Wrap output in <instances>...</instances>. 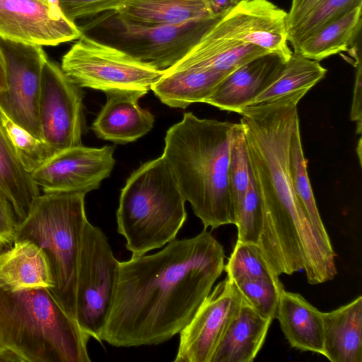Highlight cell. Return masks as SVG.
I'll return each mask as SVG.
<instances>
[{
    "mask_svg": "<svg viewBox=\"0 0 362 362\" xmlns=\"http://www.w3.org/2000/svg\"><path fill=\"white\" fill-rule=\"evenodd\" d=\"M224 259L222 245L204 229L154 254L120 262L102 341L158 345L180 334L222 274Z\"/></svg>",
    "mask_w": 362,
    "mask_h": 362,
    "instance_id": "1",
    "label": "cell"
},
{
    "mask_svg": "<svg viewBox=\"0 0 362 362\" xmlns=\"http://www.w3.org/2000/svg\"><path fill=\"white\" fill-rule=\"evenodd\" d=\"M294 95L245 107L240 113L251 177L260 197L263 223L257 245L278 271L303 268L327 245L302 210L293 189L288 163L292 135L300 125Z\"/></svg>",
    "mask_w": 362,
    "mask_h": 362,
    "instance_id": "2",
    "label": "cell"
},
{
    "mask_svg": "<svg viewBox=\"0 0 362 362\" xmlns=\"http://www.w3.org/2000/svg\"><path fill=\"white\" fill-rule=\"evenodd\" d=\"M235 124L186 112L165 136L162 156L204 229L236 222L228 180Z\"/></svg>",
    "mask_w": 362,
    "mask_h": 362,
    "instance_id": "3",
    "label": "cell"
},
{
    "mask_svg": "<svg viewBox=\"0 0 362 362\" xmlns=\"http://www.w3.org/2000/svg\"><path fill=\"white\" fill-rule=\"evenodd\" d=\"M89 338L49 288L0 285V362H90Z\"/></svg>",
    "mask_w": 362,
    "mask_h": 362,
    "instance_id": "4",
    "label": "cell"
},
{
    "mask_svg": "<svg viewBox=\"0 0 362 362\" xmlns=\"http://www.w3.org/2000/svg\"><path fill=\"white\" fill-rule=\"evenodd\" d=\"M185 202L162 156L131 174L121 190L116 217L117 231L132 257L176 238L187 219Z\"/></svg>",
    "mask_w": 362,
    "mask_h": 362,
    "instance_id": "5",
    "label": "cell"
},
{
    "mask_svg": "<svg viewBox=\"0 0 362 362\" xmlns=\"http://www.w3.org/2000/svg\"><path fill=\"white\" fill-rule=\"evenodd\" d=\"M83 192L44 193L18 223L15 240L27 239L45 252L52 273L50 289L64 310L76 320L79 255L88 221Z\"/></svg>",
    "mask_w": 362,
    "mask_h": 362,
    "instance_id": "6",
    "label": "cell"
},
{
    "mask_svg": "<svg viewBox=\"0 0 362 362\" xmlns=\"http://www.w3.org/2000/svg\"><path fill=\"white\" fill-rule=\"evenodd\" d=\"M93 17L79 27L82 34L162 71L178 63L220 18L146 25L130 21L115 10Z\"/></svg>",
    "mask_w": 362,
    "mask_h": 362,
    "instance_id": "7",
    "label": "cell"
},
{
    "mask_svg": "<svg viewBox=\"0 0 362 362\" xmlns=\"http://www.w3.org/2000/svg\"><path fill=\"white\" fill-rule=\"evenodd\" d=\"M61 68L80 88L105 93L137 90L147 93L164 72L83 34L63 55Z\"/></svg>",
    "mask_w": 362,
    "mask_h": 362,
    "instance_id": "8",
    "label": "cell"
},
{
    "mask_svg": "<svg viewBox=\"0 0 362 362\" xmlns=\"http://www.w3.org/2000/svg\"><path fill=\"white\" fill-rule=\"evenodd\" d=\"M119 262L104 233L88 221L79 255L76 320L100 343L116 288Z\"/></svg>",
    "mask_w": 362,
    "mask_h": 362,
    "instance_id": "9",
    "label": "cell"
},
{
    "mask_svg": "<svg viewBox=\"0 0 362 362\" xmlns=\"http://www.w3.org/2000/svg\"><path fill=\"white\" fill-rule=\"evenodd\" d=\"M0 49L6 80V88L0 93V108L16 124L41 139L38 103L47 54L42 46L1 37Z\"/></svg>",
    "mask_w": 362,
    "mask_h": 362,
    "instance_id": "10",
    "label": "cell"
},
{
    "mask_svg": "<svg viewBox=\"0 0 362 362\" xmlns=\"http://www.w3.org/2000/svg\"><path fill=\"white\" fill-rule=\"evenodd\" d=\"M38 119L41 139L57 153L82 145L83 93L61 66L49 59L42 70Z\"/></svg>",
    "mask_w": 362,
    "mask_h": 362,
    "instance_id": "11",
    "label": "cell"
},
{
    "mask_svg": "<svg viewBox=\"0 0 362 362\" xmlns=\"http://www.w3.org/2000/svg\"><path fill=\"white\" fill-rule=\"evenodd\" d=\"M217 36L256 46L288 61V13L269 0H239L209 30Z\"/></svg>",
    "mask_w": 362,
    "mask_h": 362,
    "instance_id": "12",
    "label": "cell"
},
{
    "mask_svg": "<svg viewBox=\"0 0 362 362\" xmlns=\"http://www.w3.org/2000/svg\"><path fill=\"white\" fill-rule=\"evenodd\" d=\"M245 297L229 278L218 283L180 332L175 362H211Z\"/></svg>",
    "mask_w": 362,
    "mask_h": 362,
    "instance_id": "13",
    "label": "cell"
},
{
    "mask_svg": "<svg viewBox=\"0 0 362 362\" xmlns=\"http://www.w3.org/2000/svg\"><path fill=\"white\" fill-rule=\"evenodd\" d=\"M82 33L57 0H0V37L39 46L78 40Z\"/></svg>",
    "mask_w": 362,
    "mask_h": 362,
    "instance_id": "14",
    "label": "cell"
},
{
    "mask_svg": "<svg viewBox=\"0 0 362 362\" xmlns=\"http://www.w3.org/2000/svg\"><path fill=\"white\" fill-rule=\"evenodd\" d=\"M114 151L113 146L71 147L56 153L30 174L31 178L44 193L87 194L110 175L115 164Z\"/></svg>",
    "mask_w": 362,
    "mask_h": 362,
    "instance_id": "15",
    "label": "cell"
},
{
    "mask_svg": "<svg viewBox=\"0 0 362 362\" xmlns=\"http://www.w3.org/2000/svg\"><path fill=\"white\" fill-rule=\"evenodd\" d=\"M285 62L268 54L245 63L226 76L205 103L240 114L272 84Z\"/></svg>",
    "mask_w": 362,
    "mask_h": 362,
    "instance_id": "16",
    "label": "cell"
},
{
    "mask_svg": "<svg viewBox=\"0 0 362 362\" xmlns=\"http://www.w3.org/2000/svg\"><path fill=\"white\" fill-rule=\"evenodd\" d=\"M107 101L93 122L92 130L100 139L125 144L142 137L151 130L153 115L139 105L146 94L137 90L105 93Z\"/></svg>",
    "mask_w": 362,
    "mask_h": 362,
    "instance_id": "17",
    "label": "cell"
},
{
    "mask_svg": "<svg viewBox=\"0 0 362 362\" xmlns=\"http://www.w3.org/2000/svg\"><path fill=\"white\" fill-rule=\"evenodd\" d=\"M275 317L291 347L323 354L322 312L300 294L284 288L279 298Z\"/></svg>",
    "mask_w": 362,
    "mask_h": 362,
    "instance_id": "18",
    "label": "cell"
},
{
    "mask_svg": "<svg viewBox=\"0 0 362 362\" xmlns=\"http://www.w3.org/2000/svg\"><path fill=\"white\" fill-rule=\"evenodd\" d=\"M272 320L261 315L245 298L211 362H252L263 346Z\"/></svg>",
    "mask_w": 362,
    "mask_h": 362,
    "instance_id": "19",
    "label": "cell"
},
{
    "mask_svg": "<svg viewBox=\"0 0 362 362\" xmlns=\"http://www.w3.org/2000/svg\"><path fill=\"white\" fill-rule=\"evenodd\" d=\"M323 356L332 362H362V297L322 313Z\"/></svg>",
    "mask_w": 362,
    "mask_h": 362,
    "instance_id": "20",
    "label": "cell"
},
{
    "mask_svg": "<svg viewBox=\"0 0 362 362\" xmlns=\"http://www.w3.org/2000/svg\"><path fill=\"white\" fill-rule=\"evenodd\" d=\"M0 285L11 289L46 287L53 281L43 250L31 240H15L12 246L0 251Z\"/></svg>",
    "mask_w": 362,
    "mask_h": 362,
    "instance_id": "21",
    "label": "cell"
},
{
    "mask_svg": "<svg viewBox=\"0 0 362 362\" xmlns=\"http://www.w3.org/2000/svg\"><path fill=\"white\" fill-rule=\"evenodd\" d=\"M225 74L194 67L170 68L152 86L163 104L185 109L195 103H205Z\"/></svg>",
    "mask_w": 362,
    "mask_h": 362,
    "instance_id": "22",
    "label": "cell"
},
{
    "mask_svg": "<svg viewBox=\"0 0 362 362\" xmlns=\"http://www.w3.org/2000/svg\"><path fill=\"white\" fill-rule=\"evenodd\" d=\"M268 54L256 46L221 37L208 30L171 68L194 67L228 76L245 63Z\"/></svg>",
    "mask_w": 362,
    "mask_h": 362,
    "instance_id": "23",
    "label": "cell"
},
{
    "mask_svg": "<svg viewBox=\"0 0 362 362\" xmlns=\"http://www.w3.org/2000/svg\"><path fill=\"white\" fill-rule=\"evenodd\" d=\"M362 4L323 25L297 44L294 53L320 62L348 51L361 37Z\"/></svg>",
    "mask_w": 362,
    "mask_h": 362,
    "instance_id": "24",
    "label": "cell"
},
{
    "mask_svg": "<svg viewBox=\"0 0 362 362\" xmlns=\"http://www.w3.org/2000/svg\"><path fill=\"white\" fill-rule=\"evenodd\" d=\"M116 11L146 25H177L214 16L203 0H125Z\"/></svg>",
    "mask_w": 362,
    "mask_h": 362,
    "instance_id": "25",
    "label": "cell"
},
{
    "mask_svg": "<svg viewBox=\"0 0 362 362\" xmlns=\"http://www.w3.org/2000/svg\"><path fill=\"white\" fill-rule=\"evenodd\" d=\"M0 189L11 204L18 223L27 216L40 195L39 187L18 160L1 126Z\"/></svg>",
    "mask_w": 362,
    "mask_h": 362,
    "instance_id": "26",
    "label": "cell"
},
{
    "mask_svg": "<svg viewBox=\"0 0 362 362\" xmlns=\"http://www.w3.org/2000/svg\"><path fill=\"white\" fill-rule=\"evenodd\" d=\"M327 71L320 62L293 52L276 80L251 105L269 103L294 95L304 96L325 77Z\"/></svg>",
    "mask_w": 362,
    "mask_h": 362,
    "instance_id": "27",
    "label": "cell"
},
{
    "mask_svg": "<svg viewBox=\"0 0 362 362\" xmlns=\"http://www.w3.org/2000/svg\"><path fill=\"white\" fill-rule=\"evenodd\" d=\"M288 163L293 189L302 210L322 240L328 245H332L320 217L308 175L300 125L295 129L290 141Z\"/></svg>",
    "mask_w": 362,
    "mask_h": 362,
    "instance_id": "28",
    "label": "cell"
},
{
    "mask_svg": "<svg viewBox=\"0 0 362 362\" xmlns=\"http://www.w3.org/2000/svg\"><path fill=\"white\" fill-rule=\"evenodd\" d=\"M0 126L18 160L30 174L57 153L42 139L16 124L1 108Z\"/></svg>",
    "mask_w": 362,
    "mask_h": 362,
    "instance_id": "29",
    "label": "cell"
},
{
    "mask_svg": "<svg viewBox=\"0 0 362 362\" xmlns=\"http://www.w3.org/2000/svg\"><path fill=\"white\" fill-rule=\"evenodd\" d=\"M224 270L227 277L232 281L241 279H279L265 260L259 246L252 243L236 241Z\"/></svg>",
    "mask_w": 362,
    "mask_h": 362,
    "instance_id": "30",
    "label": "cell"
},
{
    "mask_svg": "<svg viewBox=\"0 0 362 362\" xmlns=\"http://www.w3.org/2000/svg\"><path fill=\"white\" fill-rule=\"evenodd\" d=\"M250 179L251 173L245 131L240 122L235 123L230 148L228 180L236 218L249 187Z\"/></svg>",
    "mask_w": 362,
    "mask_h": 362,
    "instance_id": "31",
    "label": "cell"
},
{
    "mask_svg": "<svg viewBox=\"0 0 362 362\" xmlns=\"http://www.w3.org/2000/svg\"><path fill=\"white\" fill-rule=\"evenodd\" d=\"M361 4L362 0H319L303 19L288 32V43L294 47L323 25Z\"/></svg>",
    "mask_w": 362,
    "mask_h": 362,
    "instance_id": "32",
    "label": "cell"
},
{
    "mask_svg": "<svg viewBox=\"0 0 362 362\" xmlns=\"http://www.w3.org/2000/svg\"><path fill=\"white\" fill-rule=\"evenodd\" d=\"M233 281L261 315L272 320L275 318L279 298L284 289L279 279H241Z\"/></svg>",
    "mask_w": 362,
    "mask_h": 362,
    "instance_id": "33",
    "label": "cell"
},
{
    "mask_svg": "<svg viewBox=\"0 0 362 362\" xmlns=\"http://www.w3.org/2000/svg\"><path fill=\"white\" fill-rule=\"evenodd\" d=\"M262 223V202L251 177L249 187L236 218L237 241L257 244Z\"/></svg>",
    "mask_w": 362,
    "mask_h": 362,
    "instance_id": "34",
    "label": "cell"
},
{
    "mask_svg": "<svg viewBox=\"0 0 362 362\" xmlns=\"http://www.w3.org/2000/svg\"><path fill=\"white\" fill-rule=\"evenodd\" d=\"M125 0H57L64 15L73 21L115 10Z\"/></svg>",
    "mask_w": 362,
    "mask_h": 362,
    "instance_id": "35",
    "label": "cell"
},
{
    "mask_svg": "<svg viewBox=\"0 0 362 362\" xmlns=\"http://www.w3.org/2000/svg\"><path fill=\"white\" fill-rule=\"evenodd\" d=\"M18 224L11 204L0 189V251L12 246Z\"/></svg>",
    "mask_w": 362,
    "mask_h": 362,
    "instance_id": "36",
    "label": "cell"
},
{
    "mask_svg": "<svg viewBox=\"0 0 362 362\" xmlns=\"http://www.w3.org/2000/svg\"><path fill=\"white\" fill-rule=\"evenodd\" d=\"M353 51L354 64L356 69L355 81L353 90L352 103L351 107L350 118L351 121L356 122V133H361V94H362V68L361 47H354L350 48Z\"/></svg>",
    "mask_w": 362,
    "mask_h": 362,
    "instance_id": "37",
    "label": "cell"
},
{
    "mask_svg": "<svg viewBox=\"0 0 362 362\" xmlns=\"http://www.w3.org/2000/svg\"><path fill=\"white\" fill-rule=\"evenodd\" d=\"M319 0H291L288 13V32L293 30Z\"/></svg>",
    "mask_w": 362,
    "mask_h": 362,
    "instance_id": "38",
    "label": "cell"
},
{
    "mask_svg": "<svg viewBox=\"0 0 362 362\" xmlns=\"http://www.w3.org/2000/svg\"><path fill=\"white\" fill-rule=\"evenodd\" d=\"M211 13L216 17L222 16L233 7L239 0H203Z\"/></svg>",
    "mask_w": 362,
    "mask_h": 362,
    "instance_id": "39",
    "label": "cell"
},
{
    "mask_svg": "<svg viewBox=\"0 0 362 362\" xmlns=\"http://www.w3.org/2000/svg\"><path fill=\"white\" fill-rule=\"evenodd\" d=\"M6 88V67L2 52L0 49V93Z\"/></svg>",
    "mask_w": 362,
    "mask_h": 362,
    "instance_id": "40",
    "label": "cell"
}]
</instances>
